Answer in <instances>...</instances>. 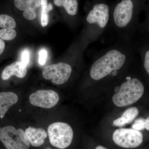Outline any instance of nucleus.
Masks as SVG:
<instances>
[{
    "label": "nucleus",
    "mask_w": 149,
    "mask_h": 149,
    "mask_svg": "<svg viewBox=\"0 0 149 149\" xmlns=\"http://www.w3.org/2000/svg\"><path fill=\"white\" fill-rule=\"evenodd\" d=\"M133 0H121L111 13L109 29L116 35L126 36L134 40L139 34L140 23Z\"/></svg>",
    "instance_id": "obj_1"
},
{
    "label": "nucleus",
    "mask_w": 149,
    "mask_h": 149,
    "mask_svg": "<svg viewBox=\"0 0 149 149\" xmlns=\"http://www.w3.org/2000/svg\"><path fill=\"white\" fill-rule=\"evenodd\" d=\"M110 19L108 5L103 2L93 5L85 19V38L90 43L98 40L109 29Z\"/></svg>",
    "instance_id": "obj_2"
},
{
    "label": "nucleus",
    "mask_w": 149,
    "mask_h": 149,
    "mask_svg": "<svg viewBox=\"0 0 149 149\" xmlns=\"http://www.w3.org/2000/svg\"><path fill=\"white\" fill-rule=\"evenodd\" d=\"M116 93L112 97V101L120 107L131 105L139 101L143 95L145 86L139 77L128 75L121 84L115 88Z\"/></svg>",
    "instance_id": "obj_3"
},
{
    "label": "nucleus",
    "mask_w": 149,
    "mask_h": 149,
    "mask_svg": "<svg viewBox=\"0 0 149 149\" xmlns=\"http://www.w3.org/2000/svg\"><path fill=\"white\" fill-rule=\"evenodd\" d=\"M47 133L51 145L59 149L69 146L73 138V131L71 126L64 122L52 123L48 127Z\"/></svg>",
    "instance_id": "obj_4"
},
{
    "label": "nucleus",
    "mask_w": 149,
    "mask_h": 149,
    "mask_svg": "<svg viewBox=\"0 0 149 149\" xmlns=\"http://www.w3.org/2000/svg\"><path fill=\"white\" fill-rule=\"evenodd\" d=\"M0 141L7 149H29L30 147L25 131L11 125L0 130Z\"/></svg>",
    "instance_id": "obj_5"
},
{
    "label": "nucleus",
    "mask_w": 149,
    "mask_h": 149,
    "mask_svg": "<svg viewBox=\"0 0 149 149\" xmlns=\"http://www.w3.org/2000/svg\"><path fill=\"white\" fill-rule=\"evenodd\" d=\"M72 68L69 63L60 62L50 65L43 70L42 75L44 79L51 80L55 85H60L66 83L72 74Z\"/></svg>",
    "instance_id": "obj_6"
},
{
    "label": "nucleus",
    "mask_w": 149,
    "mask_h": 149,
    "mask_svg": "<svg viewBox=\"0 0 149 149\" xmlns=\"http://www.w3.org/2000/svg\"><path fill=\"white\" fill-rule=\"evenodd\" d=\"M112 139L118 146L124 148H134L142 143L143 136L140 131L133 128H120L114 131Z\"/></svg>",
    "instance_id": "obj_7"
},
{
    "label": "nucleus",
    "mask_w": 149,
    "mask_h": 149,
    "mask_svg": "<svg viewBox=\"0 0 149 149\" xmlns=\"http://www.w3.org/2000/svg\"><path fill=\"white\" fill-rule=\"evenodd\" d=\"M59 100L58 94L52 90H39L29 97V101L33 105L45 109L53 107L58 103Z\"/></svg>",
    "instance_id": "obj_8"
},
{
    "label": "nucleus",
    "mask_w": 149,
    "mask_h": 149,
    "mask_svg": "<svg viewBox=\"0 0 149 149\" xmlns=\"http://www.w3.org/2000/svg\"><path fill=\"white\" fill-rule=\"evenodd\" d=\"M133 40L144 70L149 77V37L139 34Z\"/></svg>",
    "instance_id": "obj_9"
},
{
    "label": "nucleus",
    "mask_w": 149,
    "mask_h": 149,
    "mask_svg": "<svg viewBox=\"0 0 149 149\" xmlns=\"http://www.w3.org/2000/svg\"><path fill=\"white\" fill-rule=\"evenodd\" d=\"M25 133L29 144L35 147L42 146L48 135V133L44 128L32 127L26 128Z\"/></svg>",
    "instance_id": "obj_10"
},
{
    "label": "nucleus",
    "mask_w": 149,
    "mask_h": 149,
    "mask_svg": "<svg viewBox=\"0 0 149 149\" xmlns=\"http://www.w3.org/2000/svg\"><path fill=\"white\" fill-rule=\"evenodd\" d=\"M27 73V66L21 61H16L6 67L1 74L2 80H8L11 76L15 75L19 78H24Z\"/></svg>",
    "instance_id": "obj_11"
},
{
    "label": "nucleus",
    "mask_w": 149,
    "mask_h": 149,
    "mask_svg": "<svg viewBox=\"0 0 149 149\" xmlns=\"http://www.w3.org/2000/svg\"><path fill=\"white\" fill-rule=\"evenodd\" d=\"M18 100L17 95L13 92L0 93V117L4 116L10 108L16 104Z\"/></svg>",
    "instance_id": "obj_12"
},
{
    "label": "nucleus",
    "mask_w": 149,
    "mask_h": 149,
    "mask_svg": "<svg viewBox=\"0 0 149 149\" xmlns=\"http://www.w3.org/2000/svg\"><path fill=\"white\" fill-rule=\"evenodd\" d=\"M139 110L136 107L129 108L124 111L119 118L113 120V125L121 127L132 122L139 114Z\"/></svg>",
    "instance_id": "obj_13"
},
{
    "label": "nucleus",
    "mask_w": 149,
    "mask_h": 149,
    "mask_svg": "<svg viewBox=\"0 0 149 149\" xmlns=\"http://www.w3.org/2000/svg\"><path fill=\"white\" fill-rule=\"evenodd\" d=\"M54 3L57 6L64 8L70 16H74L77 14L78 9L77 0H54Z\"/></svg>",
    "instance_id": "obj_14"
},
{
    "label": "nucleus",
    "mask_w": 149,
    "mask_h": 149,
    "mask_svg": "<svg viewBox=\"0 0 149 149\" xmlns=\"http://www.w3.org/2000/svg\"><path fill=\"white\" fill-rule=\"evenodd\" d=\"M15 7L23 12L35 11L41 5V0H14Z\"/></svg>",
    "instance_id": "obj_15"
},
{
    "label": "nucleus",
    "mask_w": 149,
    "mask_h": 149,
    "mask_svg": "<svg viewBox=\"0 0 149 149\" xmlns=\"http://www.w3.org/2000/svg\"><path fill=\"white\" fill-rule=\"evenodd\" d=\"M42 12L41 16V23L43 27H46L49 23V18L48 12L52 9V4L47 5V0H41Z\"/></svg>",
    "instance_id": "obj_16"
},
{
    "label": "nucleus",
    "mask_w": 149,
    "mask_h": 149,
    "mask_svg": "<svg viewBox=\"0 0 149 149\" xmlns=\"http://www.w3.org/2000/svg\"><path fill=\"white\" fill-rule=\"evenodd\" d=\"M16 26V22L12 17L5 14L0 15V27L4 29H13Z\"/></svg>",
    "instance_id": "obj_17"
},
{
    "label": "nucleus",
    "mask_w": 149,
    "mask_h": 149,
    "mask_svg": "<svg viewBox=\"0 0 149 149\" xmlns=\"http://www.w3.org/2000/svg\"><path fill=\"white\" fill-rule=\"evenodd\" d=\"M17 33L13 29H3L0 30V38L2 40L10 41L16 37Z\"/></svg>",
    "instance_id": "obj_18"
},
{
    "label": "nucleus",
    "mask_w": 149,
    "mask_h": 149,
    "mask_svg": "<svg viewBox=\"0 0 149 149\" xmlns=\"http://www.w3.org/2000/svg\"><path fill=\"white\" fill-rule=\"evenodd\" d=\"M139 34H143L149 37V13L145 21L140 24Z\"/></svg>",
    "instance_id": "obj_19"
},
{
    "label": "nucleus",
    "mask_w": 149,
    "mask_h": 149,
    "mask_svg": "<svg viewBox=\"0 0 149 149\" xmlns=\"http://www.w3.org/2000/svg\"><path fill=\"white\" fill-rule=\"evenodd\" d=\"M145 119L143 118H139L135 120L134 123L132 125V128L140 131L145 129Z\"/></svg>",
    "instance_id": "obj_20"
},
{
    "label": "nucleus",
    "mask_w": 149,
    "mask_h": 149,
    "mask_svg": "<svg viewBox=\"0 0 149 149\" xmlns=\"http://www.w3.org/2000/svg\"><path fill=\"white\" fill-rule=\"evenodd\" d=\"M47 53L45 50L42 49L39 53V63L41 65H43L46 63Z\"/></svg>",
    "instance_id": "obj_21"
},
{
    "label": "nucleus",
    "mask_w": 149,
    "mask_h": 149,
    "mask_svg": "<svg viewBox=\"0 0 149 149\" xmlns=\"http://www.w3.org/2000/svg\"><path fill=\"white\" fill-rule=\"evenodd\" d=\"M29 53L27 50L24 51L22 56V62L24 63L26 66L28 65L29 62Z\"/></svg>",
    "instance_id": "obj_22"
},
{
    "label": "nucleus",
    "mask_w": 149,
    "mask_h": 149,
    "mask_svg": "<svg viewBox=\"0 0 149 149\" xmlns=\"http://www.w3.org/2000/svg\"><path fill=\"white\" fill-rule=\"evenodd\" d=\"M5 44L3 40L0 38V55L1 54L4 50Z\"/></svg>",
    "instance_id": "obj_23"
},
{
    "label": "nucleus",
    "mask_w": 149,
    "mask_h": 149,
    "mask_svg": "<svg viewBox=\"0 0 149 149\" xmlns=\"http://www.w3.org/2000/svg\"><path fill=\"white\" fill-rule=\"evenodd\" d=\"M145 129L147 130H149V116L147 117L146 119H145Z\"/></svg>",
    "instance_id": "obj_24"
},
{
    "label": "nucleus",
    "mask_w": 149,
    "mask_h": 149,
    "mask_svg": "<svg viewBox=\"0 0 149 149\" xmlns=\"http://www.w3.org/2000/svg\"><path fill=\"white\" fill-rule=\"evenodd\" d=\"M95 149H107L102 146H97Z\"/></svg>",
    "instance_id": "obj_25"
},
{
    "label": "nucleus",
    "mask_w": 149,
    "mask_h": 149,
    "mask_svg": "<svg viewBox=\"0 0 149 149\" xmlns=\"http://www.w3.org/2000/svg\"><path fill=\"white\" fill-rule=\"evenodd\" d=\"M50 149V148H48V149Z\"/></svg>",
    "instance_id": "obj_26"
}]
</instances>
